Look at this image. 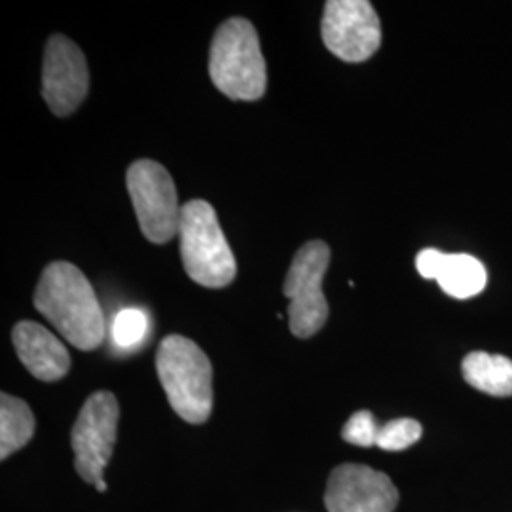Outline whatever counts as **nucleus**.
Segmentation results:
<instances>
[{
    "label": "nucleus",
    "instance_id": "9b49d317",
    "mask_svg": "<svg viewBox=\"0 0 512 512\" xmlns=\"http://www.w3.org/2000/svg\"><path fill=\"white\" fill-rule=\"evenodd\" d=\"M19 361L40 382H57L67 376L71 355L54 332L35 321H19L12 330Z\"/></svg>",
    "mask_w": 512,
    "mask_h": 512
},
{
    "label": "nucleus",
    "instance_id": "f3484780",
    "mask_svg": "<svg viewBox=\"0 0 512 512\" xmlns=\"http://www.w3.org/2000/svg\"><path fill=\"white\" fill-rule=\"evenodd\" d=\"M378 433L380 427L376 423V418L368 410H359L355 412L348 423L342 429V439L361 448H372L378 442Z\"/></svg>",
    "mask_w": 512,
    "mask_h": 512
},
{
    "label": "nucleus",
    "instance_id": "423d86ee",
    "mask_svg": "<svg viewBox=\"0 0 512 512\" xmlns=\"http://www.w3.org/2000/svg\"><path fill=\"white\" fill-rule=\"evenodd\" d=\"M126 183L143 236L152 243H167L177 236L183 205L164 165L137 160L129 165Z\"/></svg>",
    "mask_w": 512,
    "mask_h": 512
},
{
    "label": "nucleus",
    "instance_id": "f03ea898",
    "mask_svg": "<svg viewBox=\"0 0 512 512\" xmlns=\"http://www.w3.org/2000/svg\"><path fill=\"white\" fill-rule=\"evenodd\" d=\"M209 76L234 101H258L266 93V61L251 21L232 18L220 25L211 42Z\"/></svg>",
    "mask_w": 512,
    "mask_h": 512
},
{
    "label": "nucleus",
    "instance_id": "0eeeda50",
    "mask_svg": "<svg viewBox=\"0 0 512 512\" xmlns=\"http://www.w3.org/2000/svg\"><path fill=\"white\" fill-rule=\"evenodd\" d=\"M118 420L120 406L110 391L93 393L82 406L74 421L71 444L76 473L84 482L95 486L103 480V471L114 452Z\"/></svg>",
    "mask_w": 512,
    "mask_h": 512
},
{
    "label": "nucleus",
    "instance_id": "20e7f679",
    "mask_svg": "<svg viewBox=\"0 0 512 512\" xmlns=\"http://www.w3.org/2000/svg\"><path fill=\"white\" fill-rule=\"evenodd\" d=\"M177 236L181 239L184 270L192 281L207 289H222L236 279V256L224 238L211 203H184Z\"/></svg>",
    "mask_w": 512,
    "mask_h": 512
},
{
    "label": "nucleus",
    "instance_id": "ddd939ff",
    "mask_svg": "<svg viewBox=\"0 0 512 512\" xmlns=\"http://www.w3.org/2000/svg\"><path fill=\"white\" fill-rule=\"evenodd\" d=\"M463 378L478 391L494 397L512 395V361L503 355L473 351L463 359Z\"/></svg>",
    "mask_w": 512,
    "mask_h": 512
},
{
    "label": "nucleus",
    "instance_id": "6e6552de",
    "mask_svg": "<svg viewBox=\"0 0 512 512\" xmlns=\"http://www.w3.org/2000/svg\"><path fill=\"white\" fill-rule=\"evenodd\" d=\"M321 37L330 54L348 63H361L378 52L382 25L368 0H329L321 21Z\"/></svg>",
    "mask_w": 512,
    "mask_h": 512
},
{
    "label": "nucleus",
    "instance_id": "f8f14e48",
    "mask_svg": "<svg viewBox=\"0 0 512 512\" xmlns=\"http://www.w3.org/2000/svg\"><path fill=\"white\" fill-rule=\"evenodd\" d=\"M416 270L425 279H435L452 298L467 300L482 293L488 281L486 268L471 255H446L439 249H423L416 256Z\"/></svg>",
    "mask_w": 512,
    "mask_h": 512
},
{
    "label": "nucleus",
    "instance_id": "dca6fc26",
    "mask_svg": "<svg viewBox=\"0 0 512 512\" xmlns=\"http://www.w3.org/2000/svg\"><path fill=\"white\" fill-rule=\"evenodd\" d=\"M421 433H423V427L420 421L399 418L380 427L376 446L385 452H401L410 448L412 444H416L421 439Z\"/></svg>",
    "mask_w": 512,
    "mask_h": 512
},
{
    "label": "nucleus",
    "instance_id": "7ed1b4c3",
    "mask_svg": "<svg viewBox=\"0 0 512 512\" xmlns=\"http://www.w3.org/2000/svg\"><path fill=\"white\" fill-rule=\"evenodd\" d=\"M156 370L171 408L188 423L200 425L213 410V366L203 349L179 334L165 336Z\"/></svg>",
    "mask_w": 512,
    "mask_h": 512
},
{
    "label": "nucleus",
    "instance_id": "f257e3e1",
    "mask_svg": "<svg viewBox=\"0 0 512 512\" xmlns=\"http://www.w3.org/2000/svg\"><path fill=\"white\" fill-rule=\"evenodd\" d=\"M37 308L74 348L93 351L105 340V315L92 283L71 262L44 268L35 291Z\"/></svg>",
    "mask_w": 512,
    "mask_h": 512
},
{
    "label": "nucleus",
    "instance_id": "a211bd4d",
    "mask_svg": "<svg viewBox=\"0 0 512 512\" xmlns=\"http://www.w3.org/2000/svg\"><path fill=\"white\" fill-rule=\"evenodd\" d=\"M95 490H97V492H107V482H105V480H99V482L95 484Z\"/></svg>",
    "mask_w": 512,
    "mask_h": 512
},
{
    "label": "nucleus",
    "instance_id": "9d476101",
    "mask_svg": "<svg viewBox=\"0 0 512 512\" xmlns=\"http://www.w3.org/2000/svg\"><path fill=\"white\" fill-rule=\"evenodd\" d=\"M325 505L329 512H393L399 505V490L385 473L344 463L330 473Z\"/></svg>",
    "mask_w": 512,
    "mask_h": 512
},
{
    "label": "nucleus",
    "instance_id": "39448f33",
    "mask_svg": "<svg viewBox=\"0 0 512 512\" xmlns=\"http://www.w3.org/2000/svg\"><path fill=\"white\" fill-rule=\"evenodd\" d=\"M329 262V245L319 239L308 241L294 255L283 293L289 298V323L296 338H311L329 319V302L323 293Z\"/></svg>",
    "mask_w": 512,
    "mask_h": 512
},
{
    "label": "nucleus",
    "instance_id": "4468645a",
    "mask_svg": "<svg viewBox=\"0 0 512 512\" xmlns=\"http://www.w3.org/2000/svg\"><path fill=\"white\" fill-rule=\"evenodd\" d=\"M35 416L29 404L14 395H0V459L10 458L35 435Z\"/></svg>",
    "mask_w": 512,
    "mask_h": 512
},
{
    "label": "nucleus",
    "instance_id": "1a4fd4ad",
    "mask_svg": "<svg viewBox=\"0 0 512 512\" xmlns=\"http://www.w3.org/2000/svg\"><path fill=\"white\" fill-rule=\"evenodd\" d=\"M90 90V71L82 50L71 38L48 40L42 63V95L55 116H71Z\"/></svg>",
    "mask_w": 512,
    "mask_h": 512
},
{
    "label": "nucleus",
    "instance_id": "2eb2a0df",
    "mask_svg": "<svg viewBox=\"0 0 512 512\" xmlns=\"http://www.w3.org/2000/svg\"><path fill=\"white\" fill-rule=\"evenodd\" d=\"M148 330H150V321H148L147 311L139 308H124L112 319V327H110L112 344L124 351L139 348L147 340Z\"/></svg>",
    "mask_w": 512,
    "mask_h": 512
}]
</instances>
